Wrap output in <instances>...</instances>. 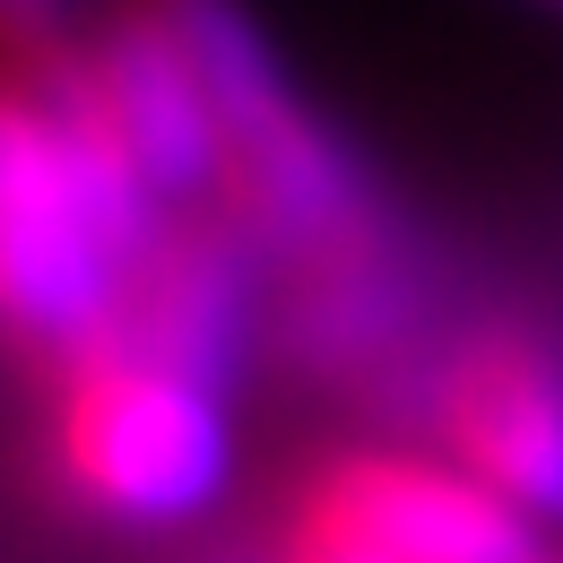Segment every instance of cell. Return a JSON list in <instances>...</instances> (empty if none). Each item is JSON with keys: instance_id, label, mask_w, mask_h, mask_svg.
Instances as JSON below:
<instances>
[{"instance_id": "9", "label": "cell", "mask_w": 563, "mask_h": 563, "mask_svg": "<svg viewBox=\"0 0 563 563\" xmlns=\"http://www.w3.org/2000/svg\"><path fill=\"white\" fill-rule=\"evenodd\" d=\"M547 9H563V0H547Z\"/></svg>"}, {"instance_id": "2", "label": "cell", "mask_w": 563, "mask_h": 563, "mask_svg": "<svg viewBox=\"0 0 563 563\" xmlns=\"http://www.w3.org/2000/svg\"><path fill=\"white\" fill-rule=\"evenodd\" d=\"M44 468L104 529H183L234 486L225 390L96 347L44 373Z\"/></svg>"}, {"instance_id": "8", "label": "cell", "mask_w": 563, "mask_h": 563, "mask_svg": "<svg viewBox=\"0 0 563 563\" xmlns=\"http://www.w3.org/2000/svg\"><path fill=\"white\" fill-rule=\"evenodd\" d=\"M18 26H26V35H44V26H53V0H18Z\"/></svg>"}, {"instance_id": "3", "label": "cell", "mask_w": 563, "mask_h": 563, "mask_svg": "<svg viewBox=\"0 0 563 563\" xmlns=\"http://www.w3.org/2000/svg\"><path fill=\"white\" fill-rule=\"evenodd\" d=\"M424 424L520 520L563 529V355L538 330L486 321L424 355Z\"/></svg>"}, {"instance_id": "6", "label": "cell", "mask_w": 563, "mask_h": 563, "mask_svg": "<svg viewBox=\"0 0 563 563\" xmlns=\"http://www.w3.org/2000/svg\"><path fill=\"white\" fill-rule=\"evenodd\" d=\"M303 494L330 503L390 563H547L538 520H520L494 486H477L451 451H399V442L330 451L303 468Z\"/></svg>"}, {"instance_id": "4", "label": "cell", "mask_w": 563, "mask_h": 563, "mask_svg": "<svg viewBox=\"0 0 563 563\" xmlns=\"http://www.w3.org/2000/svg\"><path fill=\"white\" fill-rule=\"evenodd\" d=\"M62 53H70L87 113L104 122V140L131 156V174L165 209L191 217L209 200H225V131L209 113V87L191 78L183 44L165 35V18L147 0L113 9L87 35H62Z\"/></svg>"}, {"instance_id": "5", "label": "cell", "mask_w": 563, "mask_h": 563, "mask_svg": "<svg viewBox=\"0 0 563 563\" xmlns=\"http://www.w3.org/2000/svg\"><path fill=\"white\" fill-rule=\"evenodd\" d=\"M261 286H269V252H261L234 217L191 209V217H174L165 243L140 261V278L122 295V321H113L104 347L147 355V364H165V373H191V382L234 390L243 355L261 339V303H269Z\"/></svg>"}, {"instance_id": "7", "label": "cell", "mask_w": 563, "mask_h": 563, "mask_svg": "<svg viewBox=\"0 0 563 563\" xmlns=\"http://www.w3.org/2000/svg\"><path fill=\"white\" fill-rule=\"evenodd\" d=\"M269 563H390V555L373 538H355L330 503H312V494L295 486L278 503V520H269Z\"/></svg>"}, {"instance_id": "1", "label": "cell", "mask_w": 563, "mask_h": 563, "mask_svg": "<svg viewBox=\"0 0 563 563\" xmlns=\"http://www.w3.org/2000/svg\"><path fill=\"white\" fill-rule=\"evenodd\" d=\"M165 35L183 44L191 78L209 87V113L225 131V217L269 252V269H303L321 252H347L373 225H390L373 174L347 140L295 96L278 44L243 0H147Z\"/></svg>"}]
</instances>
